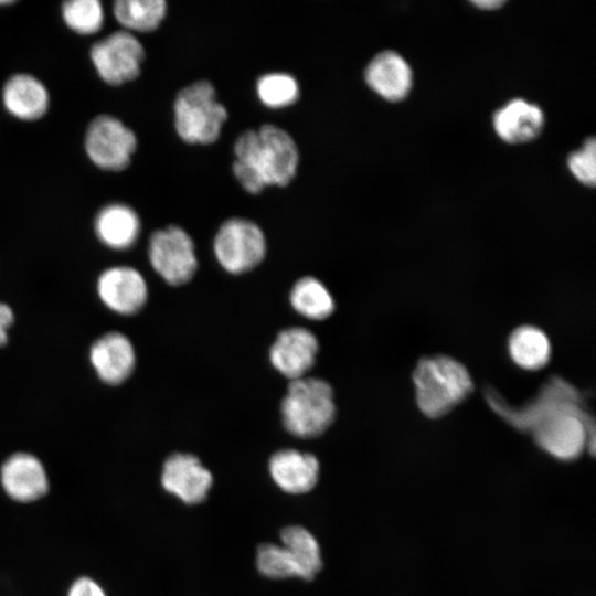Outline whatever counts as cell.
Here are the masks:
<instances>
[{
	"label": "cell",
	"instance_id": "cell-16",
	"mask_svg": "<svg viewBox=\"0 0 596 596\" xmlns=\"http://www.w3.org/2000/svg\"><path fill=\"white\" fill-rule=\"evenodd\" d=\"M543 125L542 109L521 98L512 99L493 116L496 132L510 143L533 140L541 132Z\"/></svg>",
	"mask_w": 596,
	"mask_h": 596
},
{
	"label": "cell",
	"instance_id": "cell-15",
	"mask_svg": "<svg viewBox=\"0 0 596 596\" xmlns=\"http://www.w3.org/2000/svg\"><path fill=\"white\" fill-rule=\"evenodd\" d=\"M412 70L394 51L375 55L365 70L368 85L383 98L397 102L407 96L412 87Z\"/></svg>",
	"mask_w": 596,
	"mask_h": 596
},
{
	"label": "cell",
	"instance_id": "cell-26",
	"mask_svg": "<svg viewBox=\"0 0 596 596\" xmlns=\"http://www.w3.org/2000/svg\"><path fill=\"white\" fill-rule=\"evenodd\" d=\"M595 139L589 138L584 146L570 155L568 168L574 177L585 185L594 187L596 181Z\"/></svg>",
	"mask_w": 596,
	"mask_h": 596
},
{
	"label": "cell",
	"instance_id": "cell-2",
	"mask_svg": "<svg viewBox=\"0 0 596 596\" xmlns=\"http://www.w3.org/2000/svg\"><path fill=\"white\" fill-rule=\"evenodd\" d=\"M413 382L417 406L430 418L448 414L473 389L468 370L447 355L419 360L413 372Z\"/></svg>",
	"mask_w": 596,
	"mask_h": 596
},
{
	"label": "cell",
	"instance_id": "cell-7",
	"mask_svg": "<svg viewBox=\"0 0 596 596\" xmlns=\"http://www.w3.org/2000/svg\"><path fill=\"white\" fill-rule=\"evenodd\" d=\"M136 146L137 139L132 130L113 116L96 117L86 131V152L97 167L105 170L125 169Z\"/></svg>",
	"mask_w": 596,
	"mask_h": 596
},
{
	"label": "cell",
	"instance_id": "cell-18",
	"mask_svg": "<svg viewBox=\"0 0 596 596\" xmlns=\"http://www.w3.org/2000/svg\"><path fill=\"white\" fill-rule=\"evenodd\" d=\"M95 232L106 246L123 249L138 238L140 221L136 212L125 204H109L102 209L95 220Z\"/></svg>",
	"mask_w": 596,
	"mask_h": 596
},
{
	"label": "cell",
	"instance_id": "cell-10",
	"mask_svg": "<svg viewBox=\"0 0 596 596\" xmlns=\"http://www.w3.org/2000/svg\"><path fill=\"white\" fill-rule=\"evenodd\" d=\"M319 349L316 336L308 329L291 327L280 331L269 350L273 366L292 380L305 377Z\"/></svg>",
	"mask_w": 596,
	"mask_h": 596
},
{
	"label": "cell",
	"instance_id": "cell-11",
	"mask_svg": "<svg viewBox=\"0 0 596 596\" xmlns=\"http://www.w3.org/2000/svg\"><path fill=\"white\" fill-rule=\"evenodd\" d=\"M212 482V473L191 454H173L163 465L162 487L187 504L202 502Z\"/></svg>",
	"mask_w": 596,
	"mask_h": 596
},
{
	"label": "cell",
	"instance_id": "cell-29",
	"mask_svg": "<svg viewBox=\"0 0 596 596\" xmlns=\"http://www.w3.org/2000/svg\"><path fill=\"white\" fill-rule=\"evenodd\" d=\"M504 3V1H497V0H479L473 1V4L481 9H497L501 7Z\"/></svg>",
	"mask_w": 596,
	"mask_h": 596
},
{
	"label": "cell",
	"instance_id": "cell-12",
	"mask_svg": "<svg viewBox=\"0 0 596 596\" xmlns=\"http://www.w3.org/2000/svg\"><path fill=\"white\" fill-rule=\"evenodd\" d=\"M89 359L98 377L111 385L127 380L136 364L132 343L120 332L98 338L91 347Z\"/></svg>",
	"mask_w": 596,
	"mask_h": 596
},
{
	"label": "cell",
	"instance_id": "cell-19",
	"mask_svg": "<svg viewBox=\"0 0 596 596\" xmlns=\"http://www.w3.org/2000/svg\"><path fill=\"white\" fill-rule=\"evenodd\" d=\"M508 349L512 361L528 371L544 368L551 358V343L547 336L533 326H521L514 329L509 337Z\"/></svg>",
	"mask_w": 596,
	"mask_h": 596
},
{
	"label": "cell",
	"instance_id": "cell-25",
	"mask_svg": "<svg viewBox=\"0 0 596 596\" xmlns=\"http://www.w3.org/2000/svg\"><path fill=\"white\" fill-rule=\"evenodd\" d=\"M256 565L269 578L300 577L296 563L283 545L262 544L257 550Z\"/></svg>",
	"mask_w": 596,
	"mask_h": 596
},
{
	"label": "cell",
	"instance_id": "cell-6",
	"mask_svg": "<svg viewBox=\"0 0 596 596\" xmlns=\"http://www.w3.org/2000/svg\"><path fill=\"white\" fill-rule=\"evenodd\" d=\"M148 255L152 268L170 285L188 283L198 268L193 241L179 226L156 231L149 241Z\"/></svg>",
	"mask_w": 596,
	"mask_h": 596
},
{
	"label": "cell",
	"instance_id": "cell-20",
	"mask_svg": "<svg viewBox=\"0 0 596 596\" xmlns=\"http://www.w3.org/2000/svg\"><path fill=\"white\" fill-rule=\"evenodd\" d=\"M292 308L311 320H323L334 310V300L328 288L315 277H302L290 291Z\"/></svg>",
	"mask_w": 596,
	"mask_h": 596
},
{
	"label": "cell",
	"instance_id": "cell-24",
	"mask_svg": "<svg viewBox=\"0 0 596 596\" xmlns=\"http://www.w3.org/2000/svg\"><path fill=\"white\" fill-rule=\"evenodd\" d=\"M259 99L268 107L279 108L292 104L299 93L296 79L285 73H270L257 82Z\"/></svg>",
	"mask_w": 596,
	"mask_h": 596
},
{
	"label": "cell",
	"instance_id": "cell-22",
	"mask_svg": "<svg viewBox=\"0 0 596 596\" xmlns=\"http://www.w3.org/2000/svg\"><path fill=\"white\" fill-rule=\"evenodd\" d=\"M166 10L163 0H118L114 4L117 21L126 29L141 32L155 30Z\"/></svg>",
	"mask_w": 596,
	"mask_h": 596
},
{
	"label": "cell",
	"instance_id": "cell-23",
	"mask_svg": "<svg viewBox=\"0 0 596 596\" xmlns=\"http://www.w3.org/2000/svg\"><path fill=\"white\" fill-rule=\"evenodd\" d=\"M65 23L79 34L97 32L104 21L103 6L97 0H70L62 7Z\"/></svg>",
	"mask_w": 596,
	"mask_h": 596
},
{
	"label": "cell",
	"instance_id": "cell-9",
	"mask_svg": "<svg viewBox=\"0 0 596 596\" xmlns=\"http://www.w3.org/2000/svg\"><path fill=\"white\" fill-rule=\"evenodd\" d=\"M97 294L103 304L120 315H134L147 301L148 287L143 276L129 266H115L103 272L97 280Z\"/></svg>",
	"mask_w": 596,
	"mask_h": 596
},
{
	"label": "cell",
	"instance_id": "cell-28",
	"mask_svg": "<svg viewBox=\"0 0 596 596\" xmlns=\"http://www.w3.org/2000/svg\"><path fill=\"white\" fill-rule=\"evenodd\" d=\"M13 322V312L11 308L0 302V347L7 342L8 330Z\"/></svg>",
	"mask_w": 596,
	"mask_h": 596
},
{
	"label": "cell",
	"instance_id": "cell-17",
	"mask_svg": "<svg viewBox=\"0 0 596 596\" xmlns=\"http://www.w3.org/2000/svg\"><path fill=\"white\" fill-rule=\"evenodd\" d=\"M3 104L7 110L23 120L42 117L49 107V94L44 85L28 74H17L3 87Z\"/></svg>",
	"mask_w": 596,
	"mask_h": 596
},
{
	"label": "cell",
	"instance_id": "cell-14",
	"mask_svg": "<svg viewBox=\"0 0 596 596\" xmlns=\"http://www.w3.org/2000/svg\"><path fill=\"white\" fill-rule=\"evenodd\" d=\"M1 481L7 493L18 501H33L47 491L44 468L30 454L10 456L1 467Z\"/></svg>",
	"mask_w": 596,
	"mask_h": 596
},
{
	"label": "cell",
	"instance_id": "cell-21",
	"mask_svg": "<svg viewBox=\"0 0 596 596\" xmlns=\"http://www.w3.org/2000/svg\"><path fill=\"white\" fill-rule=\"evenodd\" d=\"M283 546L296 563L300 578L311 579L322 566L320 546L305 528L292 525L280 532Z\"/></svg>",
	"mask_w": 596,
	"mask_h": 596
},
{
	"label": "cell",
	"instance_id": "cell-1",
	"mask_svg": "<svg viewBox=\"0 0 596 596\" xmlns=\"http://www.w3.org/2000/svg\"><path fill=\"white\" fill-rule=\"evenodd\" d=\"M234 151V174L249 193H258L266 185H287L296 174V143L287 131L277 126L268 124L243 132Z\"/></svg>",
	"mask_w": 596,
	"mask_h": 596
},
{
	"label": "cell",
	"instance_id": "cell-3",
	"mask_svg": "<svg viewBox=\"0 0 596 596\" xmlns=\"http://www.w3.org/2000/svg\"><path fill=\"white\" fill-rule=\"evenodd\" d=\"M286 429L301 438L322 434L333 422L336 405L331 386L323 380L301 377L290 381L281 402Z\"/></svg>",
	"mask_w": 596,
	"mask_h": 596
},
{
	"label": "cell",
	"instance_id": "cell-4",
	"mask_svg": "<svg viewBox=\"0 0 596 596\" xmlns=\"http://www.w3.org/2000/svg\"><path fill=\"white\" fill-rule=\"evenodd\" d=\"M227 116L215 98L214 87L198 81L184 87L174 102L175 129L189 143L214 142Z\"/></svg>",
	"mask_w": 596,
	"mask_h": 596
},
{
	"label": "cell",
	"instance_id": "cell-30",
	"mask_svg": "<svg viewBox=\"0 0 596 596\" xmlns=\"http://www.w3.org/2000/svg\"><path fill=\"white\" fill-rule=\"evenodd\" d=\"M12 1H9V0H3V1H0V4H9L11 3Z\"/></svg>",
	"mask_w": 596,
	"mask_h": 596
},
{
	"label": "cell",
	"instance_id": "cell-27",
	"mask_svg": "<svg viewBox=\"0 0 596 596\" xmlns=\"http://www.w3.org/2000/svg\"><path fill=\"white\" fill-rule=\"evenodd\" d=\"M68 596H105L102 588L92 579L81 578L70 589Z\"/></svg>",
	"mask_w": 596,
	"mask_h": 596
},
{
	"label": "cell",
	"instance_id": "cell-5",
	"mask_svg": "<svg viewBox=\"0 0 596 596\" xmlns=\"http://www.w3.org/2000/svg\"><path fill=\"white\" fill-rule=\"evenodd\" d=\"M220 265L231 274H242L257 266L266 253L262 230L244 219H231L219 228L213 244Z\"/></svg>",
	"mask_w": 596,
	"mask_h": 596
},
{
	"label": "cell",
	"instance_id": "cell-8",
	"mask_svg": "<svg viewBox=\"0 0 596 596\" xmlns=\"http://www.w3.org/2000/svg\"><path fill=\"white\" fill-rule=\"evenodd\" d=\"M91 57L99 76L110 85L131 81L140 73L145 51L128 31H117L96 42Z\"/></svg>",
	"mask_w": 596,
	"mask_h": 596
},
{
	"label": "cell",
	"instance_id": "cell-13",
	"mask_svg": "<svg viewBox=\"0 0 596 596\" xmlns=\"http://www.w3.org/2000/svg\"><path fill=\"white\" fill-rule=\"evenodd\" d=\"M269 473L285 492L299 494L310 491L319 476L318 459L296 449L276 451L269 459Z\"/></svg>",
	"mask_w": 596,
	"mask_h": 596
}]
</instances>
